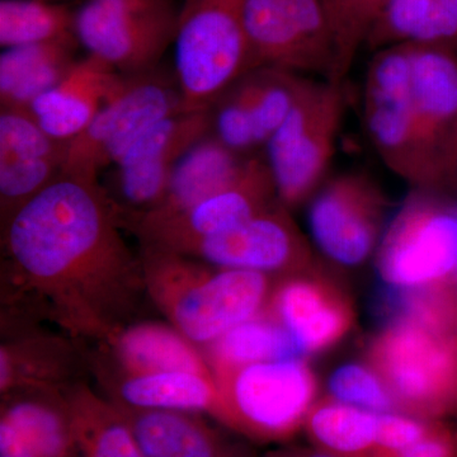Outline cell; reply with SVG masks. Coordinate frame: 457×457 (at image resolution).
I'll return each instance as SVG.
<instances>
[{
	"label": "cell",
	"mask_w": 457,
	"mask_h": 457,
	"mask_svg": "<svg viewBox=\"0 0 457 457\" xmlns=\"http://www.w3.org/2000/svg\"><path fill=\"white\" fill-rule=\"evenodd\" d=\"M98 180L62 176L2 225V332L55 328L95 345L149 303L140 253Z\"/></svg>",
	"instance_id": "1"
},
{
	"label": "cell",
	"mask_w": 457,
	"mask_h": 457,
	"mask_svg": "<svg viewBox=\"0 0 457 457\" xmlns=\"http://www.w3.org/2000/svg\"><path fill=\"white\" fill-rule=\"evenodd\" d=\"M149 302L186 338L203 348L266 309L272 279L254 270L212 266L196 258L141 245Z\"/></svg>",
	"instance_id": "2"
},
{
	"label": "cell",
	"mask_w": 457,
	"mask_h": 457,
	"mask_svg": "<svg viewBox=\"0 0 457 457\" xmlns=\"http://www.w3.org/2000/svg\"><path fill=\"white\" fill-rule=\"evenodd\" d=\"M369 363L398 413L427 420L457 414V336L399 319L372 339Z\"/></svg>",
	"instance_id": "3"
},
{
	"label": "cell",
	"mask_w": 457,
	"mask_h": 457,
	"mask_svg": "<svg viewBox=\"0 0 457 457\" xmlns=\"http://www.w3.org/2000/svg\"><path fill=\"white\" fill-rule=\"evenodd\" d=\"M215 420L253 445H286L317 402L314 372L303 359L273 360L213 375Z\"/></svg>",
	"instance_id": "4"
},
{
	"label": "cell",
	"mask_w": 457,
	"mask_h": 457,
	"mask_svg": "<svg viewBox=\"0 0 457 457\" xmlns=\"http://www.w3.org/2000/svg\"><path fill=\"white\" fill-rule=\"evenodd\" d=\"M246 0H183L174 77L183 111H209L249 71Z\"/></svg>",
	"instance_id": "5"
},
{
	"label": "cell",
	"mask_w": 457,
	"mask_h": 457,
	"mask_svg": "<svg viewBox=\"0 0 457 457\" xmlns=\"http://www.w3.org/2000/svg\"><path fill=\"white\" fill-rule=\"evenodd\" d=\"M345 113L341 80L309 79L293 110L267 143L279 203L291 210L321 187Z\"/></svg>",
	"instance_id": "6"
},
{
	"label": "cell",
	"mask_w": 457,
	"mask_h": 457,
	"mask_svg": "<svg viewBox=\"0 0 457 457\" xmlns=\"http://www.w3.org/2000/svg\"><path fill=\"white\" fill-rule=\"evenodd\" d=\"M182 111L174 75L167 77L158 68L126 77L88 128L69 141L62 174L98 180V174L116 165L147 129Z\"/></svg>",
	"instance_id": "7"
},
{
	"label": "cell",
	"mask_w": 457,
	"mask_h": 457,
	"mask_svg": "<svg viewBox=\"0 0 457 457\" xmlns=\"http://www.w3.org/2000/svg\"><path fill=\"white\" fill-rule=\"evenodd\" d=\"M179 12L171 0H84L75 12V37L117 73H149L174 42Z\"/></svg>",
	"instance_id": "8"
},
{
	"label": "cell",
	"mask_w": 457,
	"mask_h": 457,
	"mask_svg": "<svg viewBox=\"0 0 457 457\" xmlns=\"http://www.w3.org/2000/svg\"><path fill=\"white\" fill-rule=\"evenodd\" d=\"M245 32L249 71L275 68L338 80L335 32L323 0H246Z\"/></svg>",
	"instance_id": "9"
},
{
	"label": "cell",
	"mask_w": 457,
	"mask_h": 457,
	"mask_svg": "<svg viewBox=\"0 0 457 457\" xmlns=\"http://www.w3.org/2000/svg\"><path fill=\"white\" fill-rule=\"evenodd\" d=\"M418 189L387 228L378 270L399 290L449 284L457 278V209Z\"/></svg>",
	"instance_id": "10"
},
{
	"label": "cell",
	"mask_w": 457,
	"mask_h": 457,
	"mask_svg": "<svg viewBox=\"0 0 457 457\" xmlns=\"http://www.w3.org/2000/svg\"><path fill=\"white\" fill-rule=\"evenodd\" d=\"M363 104L370 140L381 161L400 179L425 191L408 44L376 51L366 74Z\"/></svg>",
	"instance_id": "11"
},
{
	"label": "cell",
	"mask_w": 457,
	"mask_h": 457,
	"mask_svg": "<svg viewBox=\"0 0 457 457\" xmlns=\"http://www.w3.org/2000/svg\"><path fill=\"white\" fill-rule=\"evenodd\" d=\"M425 191L457 185V59L447 46L408 44Z\"/></svg>",
	"instance_id": "12"
},
{
	"label": "cell",
	"mask_w": 457,
	"mask_h": 457,
	"mask_svg": "<svg viewBox=\"0 0 457 457\" xmlns=\"http://www.w3.org/2000/svg\"><path fill=\"white\" fill-rule=\"evenodd\" d=\"M212 134V112L182 111L154 123L116 165L117 209L122 220L152 212L163 200L171 173L195 144Z\"/></svg>",
	"instance_id": "13"
},
{
	"label": "cell",
	"mask_w": 457,
	"mask_h": 457,
	"mask_svg": "<svg viewBox=\"0 0 457 457\" xmlns=\"http://www.w3.org/2000/svg\"><path fill=\"white\" fill-rule=\"evenodd\" d=\"M387 200L368 174L348 171L328 180L312 200L309 225L320 251L336 263L357 266L378 245Z\"/></svg>",
	"instance_id": "14"
},
{
	"label": "cell",
	"mask_w": 457,
	"mask_h": 457,
	"mask_svg": "<svg viewBox=\"0 0 457 457\" xmlns=\"http://www.w3.org/2000/svg\"><path fill=\"white\" fill-rule=\"evenodd\" d=\"M288 212L278 204L239 227L194 240L171 252L220 269L284 278L312 266L311 248Z\"/></svg>",
	"instance_id": "15"
},
{
	"label": "cell",
	"mask_w": 457,
	"mask_h": 457,
	"mask_svg": "<svg viewBox=\"0 0 457 457\" xmlns=\"http://www.w3.org/2000/svg\"><path fill=\"white\" fill-rule=\"evenodd\" d=\"M278 201L267 161L249 156L231 185L179 215L130 230L141 245L176 251L194 240L224 233L272 209Z\"/></svg>",
	"instance_id": "16"
},
{
	"label": "cell",
	"mask_w": 457,
	"mask_h": 457,
	"mask_svg": "<svg viewBox=\"0 0 457 457\" xmlns=\"http://www.w3.org/2000/svg\"><path fill=\"white\" fill-rule=\"evenodd\" d=\"M264 311L285 328L303 356L332 347L353 323L348 297L312 266L281 278Z\"/></svg>",
	"instance_id": "17"
},
{
	"label": "cell",
	"mask_w": 457,
	"mask_h": 457,
	"mask_svg": "<svg viewBox=\"0 0 457 457\" xmlns=\"http://www.w3.org/2000/svg\"><path fill=\"white\" fill-rule=\"evenodd\" d=\"M2 336L0 395L26 389L66 392L90 374L87 345L59 330L29 327Z\"/></svg>",
	"instance_id": "18"
},
{
	"label": "cell",
	"mask_w": 457,
	"mask_h": 457,
	"mask_svg": "<svg viewBox=\"0 0 457 457\" xmlns=\"http://www.w3.org/2000/svg\"><path fill=\"white\" fill-rule=\"evenodd\" d=\"M73 414L68 390L0 395V457H69Z\"/></svg>",
	"instance_id": "19"
},
{
	"label": "cell",
	"mask_w": 457,
	"mask_h": 457,
	"mask_svg": "<svg viewBox=\"0 0 457 457\" xmlns=\"http://www.w3.org/2000/svg\"><path fill=\"white\" fill-rule=\"evenodd\" d=\"M90 368L123 374L194 371L212 376L204 352L167 320L137 319L89 351Z\"/></svg>",
	"instance_id": "20"
},
{
	"label": "cell",
	"mask_w": 457,
	"mask_h": 457,
	"mask_svg": "<svg viewBox=\"0 0 457 457\" xmlns=\"http://www.w3.org/2000/svg\"><path fill=\"white\" fill-rule=\"evenodd\" d=\"M116 407L147 457L262 456L252 442L204 414Z\"/></svg>",
	"instance_id": "21"
},
{
	"label": "cell",
	"mask_w": 457,
	"mask_h": 457,
	"mask_svg": "<svg viewBox=\"0 0 457 457\" xmlns=\"http://www.w3.org/2000/svg\"><path fill=\"white\" fill-rule=\"evenodd\" d=\"M125 78L97 57L87 55L55 88L36 99L29 111L50 137L69 143L88 128Z\"/></svg>",
	"instance_id": "22"
},
{
	"label": "cell",
	"mask_w": 457,
	"mask_h": 457,
	"mask_svg": "<svg viewBox=\"0 0 457 457\" xmlns=\"http://www.w3.org/2000/svg\"><path fill=\"white\" fill-rule=\"evenodd\" d=\"M101 394L119 407L137 411H179L215 420L219 395L212 376L194 371L123 374L90 368Z\"/></svg>",
	"instance_id": "23"
},
{
	"label": "cell",
	"mask_w": 457,
	"mask_h": 457,
	"mask_svg": "<svg viewBox=\"0 0 457 457\" xmlns=\"http://www.w3.org/2000/svg\"><path fill=\"white\" fill-rule=\"evenodd\" d=\"M248 158L228 149L212 134L207 135L179 159L158 206L123 221L125 228L156 224L191 209L231 185L245 170Z\"/></svg>",
	"instance_id": "24"
},
{
	"label": "cell",
	"mask_w": 457,
	"mask_h": 457,
	"mask_svg": "<svg viewBox=\"0 0 457 457\" xmlns=\"http://www.w3.org/2000/svg\"><path fill=\"white\" fill-rule=\"evenodd\" d=\"M77 37L3 49L0 55L2 108L29 110L33 102L55 88L77 64Z\"/></svg>",
	"instance_id": "25"
},
{
	"label": "cell",
	"mask_w": 457,
	"mask_h": 457,
	"mask_svg": "<svg viewBox=\"0 0 457 457\" xmlns=\"http://www.w3.org/2000/svg\"><path fill=\"white\" fill-rule=\"evenodd\" d=\"M73 414L69 457H147L120 409L87 383L68 390Z\"/></svg>",
	"instance_id": "26"
},
{
	"label": "cell",
	"mask_w": 457,
	"mask_h": 457,
	"mask_svg": "<svg viewBox=\"0 0 457 457\" xmlns=\"http://www.w3.org/2000/svg\"><path fill=\"white\" fill-rule=\"evenodd\" d=\"M457 38V21L440 0H386L365 44L372 50L398 45L447 46Z\"/></svg>",
	"instance_id": "27"
},
{
	"label": "cell",
	"mask_w": 457,
	"mask_h": 457,
	"mask_svg": "<svg viewBox=\"0 0 457 457\" xmlns=\"http://www.w3.org/2000/svg\"><path fill=\"white\" fill-rule=\"evenodd\" d=\"M203 352L212 378L213 375L252 363L303 359V352L291 336L266 311L231 328L203 348Z\"/></svg>",
	"instance_id": "28"
},
{
	"label": "cell",
	"mask_w": 457,
	"mask_h": 457,
	"mask_svg": "<svg viewBox=\"0 0 457 457\" xmlns=\"http://www.w3.org/2000/svg\"><path fill=\"white\" fill-rule=\"evenodd\" d=\"M380 414L329 396L314 403L303 431L314 449L341 457H372Z\"/></svg>",
	"instance_id": "29"
},
{
	"label": "cell",
	"mask_w": 457,
	"mask_h": 457,
	"mask_svg": "<svg viewBox=\"0 0 457 457\" xmlns=\"http://www.w3.org/2000/svg\"><path fill=\"white\" fill-rule=\"evenodd\" d=\"M308 82L309 78L293 71L258 68L243 75L228 90L253 121L261 145H267Z\"/></svg>",
	"instance_id": "30"
},
{
	"label": "cell",
	"mask_w": 457,
	"mask_h": 457,
	"mask_svg": "<svg viewBox=\"0 0 457 457\" xmlns=\"http://www.w3.org/2000/svg\"><path fill=\"white\" fill-rule=\"evenodd\" d=\"M75 12L62 3L0 0V46H26L75 37Z\"/></svg>",
	"instance_id": "31"
},
{
	"label": "cell",
	"mask_w": 457,
	"mask_h": 457,
	"mask_svg": "<svg viewBox=\"0 0 457 457\" xmlns=\"http://www.w3.org/2000/svg\"><path fill=\"white\" fill-rule=\"evenodd\" d=\"M386 0H323L335 32L337 77L343 80Z\"/></svg>",
	"instance_id": "32"
},
{
	"label": "cell",
	"mask_w": 457,
	"mask_h": 457,
	"mask_svg": "<svg viewBox=\"0 0 457 457\" xmlns=\"http://www.w3.org/2000/svg\"><path fill=\"white\" fill-rule=\"evenodd\" d=\"M330 398L375 413H394L395 403L371 366L347 363L330 376ZM398 413V411H396Z\"/></svg>",
	"instance_id": "33"
},
{
	"label": "cell",
	"mask_w": 457,
	"mask_h": 457,
	"mask_svg": "<svg viewBox=\"0 0 457 457\" xmlns=\"http://www.w3.org/2000/svg\"><path fill=\"white\" fill-rule=\"evenodd\" d=\"M442 420H427L403 413H381L378 417V447L372 457L395 453L422 440Z\"/></svg>",
	"instance_id": "34"
},
{
	"label": "cell",
	"mask_w": 457,
	"mask_h": 457,
	"mask_svg": "<svg viewBox=\"0 0 457 457\" xmlns=\"http://www.w3.org/2000/svg\"><path fill=\"white\" fill-rule=\"evenodd\" d=\"M376 457H457V431L440 422L428 436L416 444Z\"/></svg>",
	"instance_id": "35"
},
{
	"label": "cell",
	"mask_w": 457,
	"mask_h": 457,
	"mask_svg": "<svg viewBox=\"0 0 457 457\" xmlns=\"http://www.w3.org/2000/svg\"><path fill=\"white\" fill-rule=\"evenodd\" d=\"M261 457H303L300 447L286 446L281 445L278 449L269 451Z\"/></svg>",
	"instance_id": "36"
},
{
	"label": "cell",
	"mask_w": 457,
	"mask_h": 457,
	"mask_svg": "<svg viewBox=\"0 0 457 457\" xmlns=\"http://www.w3.org/2000/svg\"><path fill=\"white\" fill-rule=\"evenodd\" d=\"M300 453H302L303 457H341L314 449V447H308V449H305V447H300Z\"/></svg>",
	"instance_id": "37"
},
{
	"label": "cell",
	"mask_w": 457,
	"mask_h": 457,
	"mask_svg": "<svg viewBox=\"0 0 457 457\" xmlns=\"http://www.w3.org/2000/svg\"><path fill=\"white\" fill-rule=\"evenodd\" d=\"M442 5L447 9V12L457 21V0H440Z\"/></svg>",
	"instance_id": "38"
},
{
	"label": "cell",
	"mask_w": 457,
	"mask_h": 457,
	"mask_svg": "<svg viewBox=\"0 0 457 457\" xmlns=\"http://www.w3.org/2000/svg\"><path fill=\"white\" fill-rule=\"evenodd\" d=\"M44 2H50V3H62V4H68V3L71 2H84V0H44Z\"/></svg>",
	"instance_id": "39"
}]
</instances>
